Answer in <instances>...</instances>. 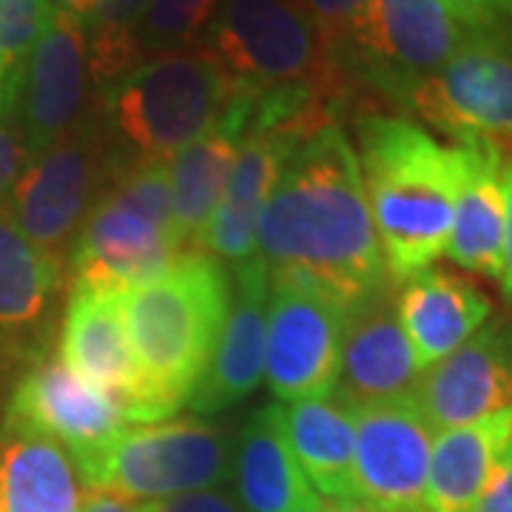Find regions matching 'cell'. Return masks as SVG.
Here are the masks:
<instances>
[{
	"label": "cell",
	"instance_id": "1",
	"mask_svg": "<svg viewBox=\"0 0 512 512\" xmlns=\"http://www.w3.org/2000/svg\"><path fill=\"white\" fill-rule=\"evenodd\" d=\"M256 256L271 276L302 279L345 308L390 282L356 151L336 123L288 146L256 225Z\"/></svg>",
	"mask_w": 512,
	"mask_h": 512
},
{
	"label": "cell",
	"instance_id": "2",
	"mask_svg": "<svg viewBox=\"0 0 512 512\" xmlns=\"http://www.w3.org/2000/svg\"><path fill=\"white\" fill-rule=\"evenodd\" d=\"M359 174L390 282L427 271L447 248L458 146H441L404 117H359Z\"/></svg>",
	"mask_w": 512,
	"mask_h": 512
},
{
	"label": "cell",
	"instance_id": "3",
	"mask_svg": "<svg viewBox=\"0 0 512 512\" xmlns=\"http://www.w3.org/2000/svg\"><path fill=\"white\" fill-rule=\"evenodd\" d=\"M134 359L146 382L151 424L177 416L217 348L231 274L220 259L185 254L163 276L120 293Z\"/></svg>",
	"mask_w": 512,
	"mask_h": 512
},
{
	"label": "cell",
	"instance_id": "4",
	"mask_svg": "<svg viewBox=\"0 0 512 512\" xmlns=\"http://www.w3.org/2000/svg\"><path fill=\"white\" fill-rule=\"evenodd\" d=\"M185 256L174 228L168 165L120 157L69 254L72 282L126 291Z\"/></svg>",
	"mask_w": 512,
	"mask_h": 512
},
{
	"label": "cell",
	"instance_id": "5",
	"mask_svg": "<svg viewBox=\"0 0 512 512\" xmlns=\"http://www.w3.org/2000/svg\"><path fill=\"white\" fill-rule=\"evenodd\" d=\"M234 80L205 49L148 57L103 89L100 114L134 160L165 163L220 126Z\"/></svg>",
	"mask_w": 512,
	"mask_h": 512
},
{
	"label": "cell",
	"instance_id": "6",
	"mask_svg": "<svg viewBox=\"0 0 512 512\" xmlns=\"http://www.w3.org/2000/svg\"><path fill=\"white\" fill-rule=\"evenodd\" d=\"M202 40L205 52L242 86H308L330 106L350 92V77L291 0H222Z\"/></svg>",
	"mask_w": 512,
	"mask_h": 512
},
{
	"label": "cell",
	"instance_id": "7",
	"mask_svg": "<svg viewBox=\"0 0 512 512\" xmlns=\"http://www.w3.org/2000/svg\"><path fill=\"white\" fill-rule=\"evenodd\" d=\"M123 151L92 111L72 134L32 157L6 202L18 231L43 254L69 265V254L83 222L109 183Z\"/></svg>",
	"mask_w": 512,
	"mask_h": 512
},
{
	"label": "cell",
	"instance_id": "8",
	"mask_svg": "<svg viewBox=\"0 0 512 512\" xmlns=\"http://www.w3.org/2000/svg\"><path fill=\"white\" fill-rule=\"evenodd\" d=\"M402 103L458 146H495L510 154L512 32H470L456 55L419 80Z\"/></svg>",
	"mask_w": 512,
	"mask_h": 512
},
{
	"label": "cell",
	"instance_id": "9",
	"mask_svg": "<svg viewBox=\"0 0 512 512\" xmlns=\"http://www.w3.org/2000/svg\"><path fill=\"white\" fill-rule=\"evenodd\" d=\"M225 476L228 441L220 430L200 419H174L126 427L83 484L148 504L202 493Z\"/></svg>",
	"mask_w": 512,
	"mask_h": 512
},
{
	"label": "cell",
	"instance_id": "10",
	"mask_svg": "<svg viewBox=\"0 0 512 512\" xmlns=\"http://www.w3.org/2000/svg\"><path fill=\"white\" fill-rule=\"evenodd\" d=\"M470 37L441 0H370L365 15L330 57L362 74L379 92L404 100L419 80L439 72Z\"/></svg>",
	"mask_w": 512,
	"mask_h": 512
},
{
	"label": "cell",
	"instance_id": "11",
	"mask_svg": "<svg viewBox=\"0 0 512 512\" xmlns=\"http://www.w3.org/2000/svg\"><path fill=\"white\" fill-rule=\"evenodd\" d=\"M345 305L293 276H271L265 382L276 402L330 396L339 376Z\"/></svg>",
	"mask_w": 512,
	"mask_h": 512
},
{
	"label": "cell",
	"instance_id": "12",
	"mask_svg": "<svg viewBox=\"0 0 512 512\" xmlns=\"http://www.w3.org/2000/svg\"><path fill=\"white\" fill-rule=\"evenodd\" d=\"M126 427L117 402L83 382L60 353H43L26 367L6 410V430L57 441L72 456L80 478L92 473Z\"/></svg>",
	"mask_w": 512,
	"mask_h": 512
},
{
	"label": "cell",
	"instance_id": "13",
	"mask_svg": "<svg viewBox=\"0 0 512 512\" xmlns=\"http://www.w3.org/2000/svg\"><path fill=\"white\" fill-rule=\"evenodd\" d=\"M356 501L384 512H427L433 427L413 396L353 407Z\"/></svg>",
	"mask_w": 512,
	"mask_h": 512
},
{
	"label": "cell",
	"instance_id": "14",
	"mask_svg": "<svg viewBox=\"0 0 512 512\" xmlns=\"http://www.w3.org/2000/svg\"><path fill=\"white\" fill-rule=\"evenodd\" d=\"M89 80L86 23L55 12L15 80V111L32 157L60 143L92 114Z\"/></svg>",
	"mask_w": 512,
	"mask_h": 512
},
{
	"label": "cell",
	"instance_id": "15",
	"mask_svg": "<svg viewBox=\"0 0 512 512\" xmlns=\"http://www.w3.org/2000/svg\"><path fill=\"white\" fill-rule=\"evenodd\" d=\"M120 293L72 282L60 330V359L83 382L111 396L128 424H151L146 382L128 342Z\"/></svg>",
	"mask_w": 512,
	"mask_h": 512
},
{
	"label": "cell",
	"instance_id": "16",
	"mask_svg": "<svg viewBox=\"0 0 512 512\" xmlns=\"http://www.w3.org/2000/svg\"><path fill=\"white\" fill-rule=\"evenodd\" d=\"M393 285L387 282L345 311L333 396L350 407L413 396L421 379L396 313Z\"/></svg>",
	"mask_w": 512,
	"mask_h": 512
},
{
	"label": "cell",
	"instance_id": "17",
	"mask_svg": "<svg viewBox=\"0 0 512 512\" xmlns=\"http://www.w3.org/2000/svg\"><path fill=\"white\" fill-rule=\"evenodd\" d=\"M413 399L433 433L512 407V330L484 325L470 342L421 373Z\"/></svg>",
	"mask_w": 512,
	"mask_h": 512
},
{
	"label": "cell",
	"instance_id": "18",
	"mask_svg": "<svg viewBox=\"0 0 512 512\" xmlns=\"http://www.w3.org/2000/svg\"><path fill=\"white\" fill-rule=\"evenodd\" d=\"M271 274L254 256L231 271V305L217 348L194 387L188 407L200 416H214L245 402L265 379Z\"/></svg>",
	"mask_w": 512,
	"mask_h": 512
},
{
	"label": "cell",
	"instance_id": "19",
	"mask_svg": "<svg viewBox=\"0 0 512 512\" xmlns=\"http://www.w3.org/2000/svg\"><path fill=\"white\" fill-rule=\"evenodd\" d=\"M396 313L421 373L439 365L487 325L493 305L464 276L427 268L402 282Z\"/></svg>",
	"mask_w": 512,
	"mask_h": 512
},
{
	"label": "cell",
	"instance_id": "20",
	"mask_svg": "<svg viewBox=\"0 0 512 512\" xmlns=\"http://www.w3.org/2000/svg\"><path fill=\"white\" fill-rule=\"evenodd\" d=\"M302 137V134H299ZM296 137L248 128L237 143L222 200L205 231V254L242 265L256 256V225L274 191L282 157Z\"/></svg>",
	"mask_w": 512,
	"mask_h": 512
},
{
	"label": "cell",
	"instance_id": "21",
	"mask_svg": "<svg viewBox=\"0 0 512 512\" xmlns=\"http://www.w3.org/2000/svg\"><path fill=\"white\" fill-rule=\"evenodd\" d=\"M504 251V183L495 146H458L453 225L444 254L470 274L501 276Z\"/></svg>",
	"mask_w": 512,
	"mask_h": 512
},
{
	"label": "cell",
	"instance_id": "22",
	"mask_svg": "<svg viewBox=\"0 0 512 512\" xmlns=\"http://www.w3.org/2000/svg\"><path fill=\"white\" fill-rule=\"evenodd\" d=\"M279 424L313 493L322 495L325 501H356L353 407L333 393L305 402L279 404Z\"/></svg>",
	"mask_w": 512,
	"mask_h": 512
},
{
	"label": "cell",
	"instance_id": "23",
	"mask_svg": "<svg viewBox=\"0 0 512 512\" xmlns=\"http://www.w3.org/2000/svg\"><path fill=\"white\" fill-rule=\"evenodd\" d=\"M512 441V407L436 433L427 473V512H470Z\"/></svg>",
	"mask_w": 512,
	"mask_h": 512
},
{
	"label": "cell",
	"instance_id": "24",
	"mask_svg": "<svg viewBox=\"0 0 512 512\" xmlns=\"http://www.w3.org/2000/svg\"><path fill=\"white\" fill-rule=\"evenodd\" d=\"M83 478L57 441L6 430L0 441V512H80Z\"/></svg>",
	"mask_w": 512,
	"mask_h": 512
},
{
	"label": "cell",
	"instance_id": "25",
	"mask_svg": "<svg viewBox=\"0 0 512 512\" xmlns=\"http://www.w3.org/2000/svg\"><path fill=\"white\" fill-rule=\"evenodd\" d=\"M237 490L248 512H296L316 498L279 424V402L245 424L237 441Z\"/></svg>",
	"mask_w": 512,
	"mask_h": 512
},
{
	"label": "cell",
	"instance_id": "26",
	"mask_svg": "<svg viewBox=\"0 0 512 512\" xmlns=\"http://www.w3.org/2000/svg\"><path fill=\"white\" fill-rule=\"evenodd\" d=\"M237 137L214 128L197 143L168 157L171 211L185 254H205V231L222 200L231 165L237 160Z\"/></svg>",
	"mask_w": 512,
	"mask_h": 512
},
{
	"label": "cell",
	"instance_id": "27",
	"mask_svg": "<svg viewBox=\"0 0 512 512\" xmlns=\"http://www.w3.org/2000/svg\"><path fill=\"white\" fill-rule=\"evenodd\" d=\"M66 285V262L43 254L0 208V328L26 330L55 305Z\"/></svg>",
	"mask_w": 512,
	"mask_h": 512
},
{
	"label": "cell",
	"instance_id": "28",
	"mask_svg": "<svg viewBox=\"0 0 512 512\" xmlns=\"http://www.w3.org/2000/svg\"><path fill=\"white\" fill-rule=\"evenodd\" d=\"M148 0H94L86 20L89 37V69L94 86H109L117 77L140 63L137 23L146 12Z\"/></svg>",
	"mask_w": 512,
	"mask_h": 512
},
{
	"label": "cell",
	"instance_id": "29",
	"mask_svg": "<svg viewBox=\"0 0 512 512\" xmlns=\"http://www.w3.org/2000/svg\"><path fill=\"white\" fill-rule=\"evenodd\" d=\"M222 0H148L137 23L140 63L148 57L185 52V46L200 43L211 20L217 18Z\"/></svg>",
	"mask_w": 512,
	"mask_h": 512
},
{
	"label": "cell",
	"instance_id": "30",
	"mask_svg": "<svg viewBox=\"0 0 512 512\" xmlns=\"http://www.w3.org/2000/svg\"><path fill=\"white\" fill-rule=\"evenodd\" d=\"M52 18L55 9L43 0H0V72H18Z\"/></svg>",
	"mask_w": 512,
	"mask_h": 512
},
{
	"label": "cell",
	"instance_id": "31",
	"mask_svg": "<svg viewBox=\"0 0 512 512\" xmlns=\"http://www.w3.org/2000/svg\"><path fill=\"white\" fill-rule=\"evenodd\" d=\"M15 77L18 72L6 74L0 92V208L9 202L23 171L32 163V151L26 146L15 111Z\"/></svg>",
	"mask_w": 512,
	"mask_h": 512
},
{
	"label": "cell",
	"instance_id": "32",
	"mask_svg": "<svg viewBox=\"0 0 512 512\" xmlns=\"http://www.w3.org/2000/svg\"><path fill=\"white\" fill-rule=\"evenodd\" d=\"M293 3L308 18L328 55L348 40L353 26L370 6V0H293Z\"/></svg>",
	"mask_w": 512,
	"mask_h": 512
},
{
	"label": "cell",
	"instance_id": "33",
	"mask_svg": "<svg viewBox=\"0 0 512 512\" xmlns=\"http://www.w3.org/2000/svg\"><path fill=\"white\" fill-rule=\"evenodd\" d=\"M441 3L470 32H495L512 26V0H441Z\"/></svg>",
	"mask_w": 512,
	"mask_h": 512
},
{
	"label": "cell",
	"instance_id": "34",
	"mask_svg": "<svg viewBox=\"0 0 512 512\" xmlns=\"http://www.w3.org/2000/svg\"><path fill=\"white\" fill-rule=\"evenodd\" d=\"M140 512H242L222 493H211V490H202V493H188L177 495V498H163V501H148L140 504Z\"/></svg>",
	"mask_w": 512,
	"mask_h": 512
},
{
	"label": "cell",
	"instance_id": "35",
	"mask_svg": "<svg viewBox=\"0 0 512 512\" xmlns=\"http://www.w3.org/2000/svg\"><path fill=\"white\" fill-rule=\"evenodd\" d=\"M470 512H512V441Z\"/></svg>",
	"mask_w": 512,
	"mask_h": 512
},
{
	"label": "cell",
	"instance_id": "36",
	"mask_svg": "<svg viewBox=\"0 0 512 512\" xmlns=\"http://www.w3.org/2000/svg\"><path fill=\"white\" fill-rule=\"evenodd\" d=\"M501 183H504V251H501V288L512 299V154H501Z\"/></svg>",
	"mask_w": 512,
	"mask_h": 512
},
{
	"label": "cell",
	"instance_id": "37",
	"mask_svg": "<svg viewBox=\"0 0 512 512\" xmlns=\"http://www.w3.org/2000/svg\"><path fill=\"white\" fill-rule=\"evenodd\" d=\"M80 512H140V504L109 490H86Z\"/></svg>",
	"mask_w": 512,
	"mask_h": 512
},
{
	"label": "cell",
	"instance_id": "38",
	"mask_svg": "<svg viewBox=\"0 0 512 512\" xmlns=\"http://www.w3.org/2000/svg\"><path fill=\"white\" fill-rule=\"evenodd\" d=\"M49 9H55V12H66V15H74V18H80L83 23L89 20L94 9V0H43Z\"/></svg>",
	"mask_w": 512,
	"mask_h": 512
},
{
	"label": "cell",
	"instance_id": "39",
	"mask_svg": "<svg viewBox=\"0 0 512 512\" xmlns=\"http://www.w3.org/2000/svg\"><path fill=\"white\" fill-rule=\"evenodd\" d=\"M325 512H384L362 501H325Z\"/></svg>",
	"mask_w": 512,
	"mask_h": 512
},
{
	"label": "cell",
	"instance_id": "40",
	"mask_svg": "<svg viewBox=\"0 0 512 512\" xmlns=\"http://www.w3.org/2000/svg\"><path fill=\"white\" fill-rule=\"evenodd\" d=\"M296 512H325V498H322V495H316L313 501H308L305 507H299Z\"/></svg>",
	"mask_w": 512,
	"mask_h": 512
},
{
	"label": "cell",
	"instance_id": "41",
	"mask_svg": "<svg viewBox=\"0 0 512 512\" xmlns=\"http://www.w3.org/2000/svg\"><path fill=\"white\" fill-rule=\"evenodd\" d=\"M3 80H6V77H3V74H0V92H3Z\"/></svg>",
	"mask_w": 512,
	"mask_h": 512
},
{
	"label": "cell",
	"instance_id": "42",
	"mask_svg": "<svg viewBox=\"0 0 512 512\" xmlns=\"http://www.w3.org/2000/svg\"><path fill=\"white\" fill-rule=\"evenodd\" d=\"M0 74H3V72H0ZM3 77H6V74H3Z\"/></svg>",
	"mask_w": 512,
	"mask_h": 512
}]
</instances>
